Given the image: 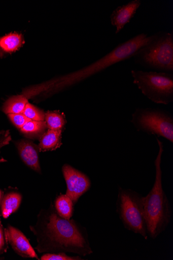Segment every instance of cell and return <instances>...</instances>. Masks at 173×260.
Wrapping results in <instances>:
<instances>
[{
    "instance_id": "obj_1",
    "label": "cell",
    "mask_w": 173,
    "mask_h": 260,
    "mask_svg": "<svg viewBox=\"0 0 173 260\" xmlns=\"http://www.w3.org/2000/svg\"><path fill=\"white\" fill-rule=\"evenodd\" d=\"M46 218L31 229L37 236L39 252H70L86 256L92 253L88 236L76 221L61 217L52 206Z\"/></svg>"
},
{
    "instance_id": "obj_2",
    "label": "cell",
    "mask_w": 173,
    "mask_h": 260,
    "mask_svg": "<svg viewBox=\"0 0 173 260\" xmlns=\"http://www.w3.org/2000/svg\"><path fill=\"white\" fill-rule=\"evenodd\" d=\"M157 141L159 150L155 161V183L151 191L142 197L148 235L154 240L166 230L171 217L170 205L162 186L161 161L163 145L158 138Z\"/></svg>"
},
{
    "instance_id": "obj_3",
    "label": "cell",
    "mask_w": 173,
    "mask_h": 260,
    "mask_svg": "<svg viewBox=\"0 0 173 260\" xmlns=\"http://www.w3.org/2000/svg\"><path fill=\"white\" fill-rule=\"evenodd\" d=\"M134 54L136 63L148 69L173 72V35L159 31Z\"/></svg>"
},
{
    "instance_id": "obj_4",
    "label": "cell",
    "mask_w": 173,
    "mask_h": 260,
    "mask_svg": "<svg viewBox=\"0 0 173 260\" xmlns=\"http://www.w3.org/2000/svg\"><path fill=\"white\" fill-rule=\"evenodd\" d=\"M133 83L152 102L167 105L173 102L172 73L132 70Z\"/></svg>"
},
{
    "instance_id": "obj_5",
    "label": "cell",
    "mask_w": 173,
    "mask_h": 260,
    "mask_svg": "<svg viewBox=\"0 0 173 260\" xmlns=\"http://www.w3.org/2000/svg\"><path fill=\"white\" fill-rule=\"evenodd\" d=\"M142 197L131 189L120 187L117 206L120 219L124 226L147 240L148 235Z\"/></svg>"
},
{
    "instance_id": "obj_6",
    "label": "cell",
    "mask_w": 173,
    "mask_h": 260,
    "mask_svg": "<svg viewBox=\"0 0 173 260\" xmlns=\"http://www.w3.org/2000/svg\"><path fill=\"white\" fill-rule=\"evenodd\" d=\"M131 122L138 131L162 137L173 143V118L168 112L137 108L132 114Z\"/></svg>"
},
{
    "instance_id": "obj_7",
    "label": "cell",
    "mask_w": 173,
    "mask_h": 260,
    "mask_svg": "<svg viewBox=\"0 0 173 260\" xmlns=\"http://www.w3.org/2000/svg\"><path fill=\"white\" fill-rule=\"evenodd\" d=\"M62 171L67 186L65 194L71 199L74 205L76 204L89 190L90 180L84 173L68 164L63 165Z\"/></svg>"
},
{
    "instance_id": "obj_8",
    "label": "cell",
    "mask_w": 173,
    "mask_h": 260,
    "mask_svg": "<svg viewBox=\"0 0 173 260\" xmlns=\"http://www.w3.org/2000/svg\"><path fill=\"white\" fill-rule=\"evenodd\" d=\"M6 230L8 242L18 255L23 257L39 259L29 240L20 231L10 225Z\"/></svg>"
},
{
    "instance_id": "obj_9",
    "label": "cell",
    "mask_w": 173,
    "mask_h": 260,
    "mask_svg": "<svg viewBox=\"0 0 173 260\" xmlns=\"http://www.w3.org/2000/svg\"><path fill=\"white\" fill-rule=\"evenodd\" d=\"M141 5L140 0H133L126 5L119 6L113 11L110 16V21L111 25L116 29V35L130 22Z\"/></svg>"
},
{
    "instance_id": "obj_10",
    "label": "cell",
    "mask_w": 173,
    "mask_h": 260,
    "mask_svg": "<svg viewBox=\"0 0 173 260\" xmlns=\"http://www.w3.org/2000/svg\"><path fill=\"white\" fill-rule=\"evenodd\" d=\"M16 146L20 156L27 166L41 174V169L39 160L38 146L29 140H21L16 142Z\"/></svg>"
},
{
    "instance_id": "obj_11",
    "label": "cell",
    "mask_w": 173,
    "mask_h": 260,
    "mask_svg": "<svg viewBox=\"0 0 173 260\" xmlns=\"http://www.w3.org/2000/svg\"><path fill=\"white\" fill-rule=\"evenodd\" d=\"M62 131L48 129L39 138L40 152L53 151L59 148L62 143Z\"/></svg>"
},
{
    "instance_id": "obj_12",
    "label": "cell",
    "mask_w": 173,
    "mask_h": 260,
    "mask_svg": "<svg viewBox=\"0 0 173 260\" xmlns=\"http://www.w3.org/2000/svg\"><path fill=\"white\" fill-rule=\"evenodd\" d=\"M22 196L17 192H11L4 197L2 202V214L4 218H8L19 208Z\"/></svg>"
},
{
    "instance_id": "obj_13",
    "label": "cell",
    "mask_w": 173,
    "mask_h": 260,
    "mask_svg": "<svg viewBox=\"0 0 173 260\" xmlns=\"http://www.w3.org/2000/svg\"><path fill=\"white\" fill-rule=\"evenodd\" d=\"M47 129L48 128L45 122L31 120L24 125L20 131L27 138L39 139Z\"/></svg>"
},
{
    "instance_id": "obj_14",
    "label": "cell",
    "mask_w": 173,
    "mask_h": 260,
    "mask_svg": "<svg viewBox=\"0 0 173 260\" xmlns=\"http://www.w3.org/2000/svg\"><path fill=\"white\" fill-rule=\"evenodd\" d=\"M48 129L62 131L66 123L65 116L59 111H48L45 115Z\"/></svg>"
},
{
    "instance_id": "obj_15",
    "label": "cell",
    "mask_w": 173,
    "mask_h": 260,
    "mask_svg": "<svg viewBox=\"0 0 173 260\" xmlns=\"http://www.w3.org/2000/svg\"><path fill=\"white\" fill-rule=\"evenodd\" d=\"M73 205L72 201L66 194L58 196L55 203V209L58 214L66 220L71 219L72 217Z\"/></svg>"
},
{
    "instance_id": "obj_16",
    "label": "cell",
    "mask_w": 173,
    "mask_h": 260,
    "mask_svg": "<svg viewBox=\"0 0 173 260\" xmlns=\"http://www.w3.org/2000/svg\"><path fill=\"white\" fill-rule=\"evenodd\" d=\"M23 42L21 35L11 34L0 38V49L6 53L13 52L20 48Z\"/></svg>"
},
{
    "instance_id": "obj_17",
    "label": "cell",
    "mask_w": 173,
    "mask_h": 260,
    "mask_svg": "<svg viewBox=\"0 0 173 260\" xmlns=\"http://www.w3.org/2000/svg\"><path fill=\"white\" fill-rule=\"evenodd\" d=\"M28 103V100L25 96H13L5 103L3 111L7 114H21L23 113Z\"/></svg>"
},
{
    "instance_id": "obj_18",
    "label": "cell",
    "mask_w": 173,
    "mask_h": 260,
    "mask_svg": "<svg viewBox=\"0 0 173 260\" xmlns=\"http://www.w3.org/2000/svg\"><path fill=\"white\" fill-rule=\"evenodd\" d=\"M22 114L29 119L37 121H44L45 113L29 103L27 104Z\"/></svg>"
},
{
    "instance_id": "obj_19",
    "label": "cell",
    "mask_w": 173,
    "mask_h": 260,
    "mask_svg": "<svg viewBox=\"0 0 173 260\" xmlns=\"http://www.w3.org/2000/svg\"><path fill=\"white\" fill-rule=\"evenodd\" d=\"M41 260H82L84 259L80 256H71L65 252L49 253L44 254Z\"/></svg>"
},
{
    "instance_id": "obj_20",
    "label": "cell",
    "mask_w": 173,
    "mask_h": 260,
    "mask_svg": "<svg viewBox=\"0 0 173 260\" xmlns=\"http://www.w3.org/2000/svg\"><path fill=\"white\" fill-rule=\"evenodd\" d=\"M8 116L13 124L19 130L28 122L31 121L22 113L8 114Z\"/></svg>"
},
{
    "instance_id": "obj_21",
    "label": "cell",
    "mask_w": 173,
    "mask_h": 260,
    "mask_svg": "<svg viewBox=\"0 0 173 260\" xmlns=\"http://www.w3.org/2000/svg\"><path fill=\"white\" fill-rule=\"evenodd\" d=\"M6 230H5L0 220V254L7 252L8 248Z\"/></svg>"
},
{
    "instance_id": "obj_22",
    "label": "cell",
    "mask_w": 173,
    "mask_h": 260,
    "mask_svg": "<svg viewBox=\"0 0 173 260\" xmlns=\"http://www.w3.org/2000/svg\"><path fill=\"white\" fill-rule=\"evenodd\" d=\"M11 135L9 131H0V151L5 146L9 145L11 141ZM7 161L4 158H0V164Z\"/></svg>"
},
{
    "instance_id": "obj_23",
    "label": "cell",
    "mask_w": 173,
    "mask_h": 260,
    "mask_svg": "<svg viewBox=\"0 0 173 260\" xmlns=\"http://www.w3.org/2000/svg\"><path fill=\"white\" fill-rule=\"evenodd\" d=\"M3 198V192L2 191V190H0V204H2Z\"/></svg>"
}]
</instances>
